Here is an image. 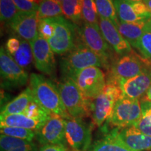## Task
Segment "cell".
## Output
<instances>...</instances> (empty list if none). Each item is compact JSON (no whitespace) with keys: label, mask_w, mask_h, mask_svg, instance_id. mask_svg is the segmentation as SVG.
Segmentation results:
<instances>
[{"label":"cell","mask_w":151,"mask_h":151,"mask_svg":"<svg viewBox=\"0 0 151 151\" xmlns=\"http://www.w3.org/2000/svg\"><path fill=\"white\" fill-rule=\"evenodd\" d=\"M120 128H115L91 145L88 151H135L128 147L119 137Z\"/></svg>","instance_id":"18"},{"label":"cell","mask_w":151,"mask_h":151,"mask_svg":"<svg viewBox=\"0 0 151 151\" xmlns=\"http://www.w3.org/2000/svg\"><path fill=\"white\" fill-rule=\"evenodd\" d=\"M146 21L136 22H119L118 29L122 37L133 47H136L137 43L144 34Z\"/></svg>","instance_id":"21"},{"label":"cell","mask_w":151,"mask_h":151,"mask_svg":"<svg viewBox=\"0 0 151 151\" xmlns=\"http://www.w3.org/2000/svg\"><path fill=\"white\" fill-rule=\"evenodd\" d=\"M82 16L85 22L99 25L97 9L94 0H83Z\"/></svg>","instance_id":"30"},{"label":"cell","mask_w":151,"mask_h":151,"mask_svg":"<svg viewBox=\"0 0 151 151\" xmlns=\"http://www.w3.org/2000/svg\"><path fill=\"white\" fill-rule=\"evenodd\" d=\"M149 67L151 65L148 62H143L137 55H126L113 62L108 71L109 73L106 82L118 84L119 81L137 76Z\"/></svg>","instance_id":"10"},{"label":"cell","mask_w":151,"mask_h":151,"mask_svg":"<svg viewBox=\"0 0 151 151\" xmlns=\"http://www.w3.org/2000/svg\"><path fill=\"white\" fill-rule=\"evenodd\" d=\"M1 134L9 137L18 138L29 141H32L36 137V132L33 130L16 127H0Z\"/></svg>","instance_id":"29"},{"label":"cell","mask_w":151,"mask_h":151,"mask_svg":"<svg viewBox=\"0 0 151 151\" xmlns=\"http://www.w3.org/2000/svg\"><path fill=\"white\" fill-rule=\"evenodd\" d=\"M55 26L54 35L48 39V42L55 53L67 54L76 46V29L74 24L64 16L51 18Z\"/></svg>","instance_id":"6"},{"label":"cell","mask_w":151,"mask_h":151,"mask_svg":"<svg viewBox=\"0 0 151 151\" xmlns=\"http://www.w3.org/2000/svg\"><path fill=\"white\" fill-rule=\"evenodd\" d=\"M28 1H31V2L35 3V4H39L41 3V0H28Z\"/></svg>","instance_id":"40"},{"label":"cell","mask_w":151,"mask_h":151,"mask_svg":"<svg viewBox=\"0 0 151 151\" xmlns=\"http://www.w3.org/2000/svg\"><path fill=\"white\" fill-rule=\"evenodd\" d=\"M145 32H146L151 33V18L148 19L146 22V27H145Z\"/></svg>","instance_id":"37"},{"label":"cell","mask_w":151,"mask_h":151,"mask_svg":"<svg viewBox=\"0 0 151 151\" xmlns=\"http://www.w3.org/2000/svg\"><path fill=\"white\" fill-rule=\"evenodd\" d=\"M18 11L14 0H0V18L1 22L10 23Z\"/></svg>","instance_id":"31"},{"label":"cell","mask_w":151,"mask_h":151,"mask_svg":"<svg viewBox=\"0 0 151 151\" xmlns=\"http://www.w3.org/2000/svg\"><path fill=\"white\" fill-rule=\"evenodd\" d=\"M37 14L39 20H40L43 18L61 16L63 12L60 4L52 0H42L39 4Z\"/></svg>","instance_id":"28"},{"label":"cell","mask_w":151,"mask_h":151,"mask_svg":"<svg viewBox=\"0 0 151 151\" xmlns=\"http://www.w3.org/2000/svg\"><path fill=\"white\" fill-rule=\"evenodd\" d=\"M29 88L34 100L45 110L65 119L71 118L62 103L58 87L50 79L41 74L31 73Z\"/></svg>","instance_id":"1"},{"label":"cell","mask_w":151,"mask_h":151,"mask_svg":"<svg viewBox=\"0 0 151 151\" xmlns=\"http://www.w3.org/2000/svg\"><path fill=\"white\" fill-rule=\"evenodd\" d=\"M0 73L1 87L14 89L25 86L29 76L24 69L19 66L4 47L0 49Z\"/></svg>","instance_id":"8"},{"label":"cell","mask_w":151,"mask_h":151,"mask_svg":"<svg viewBox=\"0 0 151 151\" xmlns=\"http://www.w3.org/2000/svg\"><path fill=\"white\" fill-rule=\"evenodd\" d=\"M83 0H64L60 4L66 18L76 24H80L83 20Z\"/></svg>","instance_id":"24"},{"label":"cell","mask_w":151,"mask_h":151,"mask_svg":"<svg viewBox=\"0 0 151 151\" xmlns=\"http://www.w3.org/2000/svg\"><path fill=\"white\" fill-rule=\"evenodd\" d=\"M38 32L39 36L47 41L54 35L55 26L51 18H43L39 20Z\"/></svg>","instance_id":"32"},{"label":"cell","mask_w":151,"mask_h":151,"mask_svg":"<svg viewBox=\"0 0 151 151\" xmlns=\"http://www.w3.org/2000/svg\"><path fill=\"white\" fill-rule=\"evenodd\" d=\"M114 4L117 16L120 22L145 21L134 9L130 0H114Z\"/></svg>","instance_id":"23"},{"label":"cell","mask_w":151,"mask_h":151,"mask_svg":"<svg viewBox=\"0 0 151 151\" xmlns=\"http://www.w3.org/2000/svg\"><path fill=\"white\" fill-rule=\"evenodd\" d=\"M99 25L104 39L117 54L122 56L130 54L132 51L131 45L112 22L99 18Z\"/></svg>","instance_id":"16"},{"label":"cell","mask_w":151,"mask_h":151,"mask_svg":"<svg viewBox=\"0 0 151 151\" xmlns=\"http://www.w3.org/2000/svg\"><path fill=\"white\" fill-rule=\"evenodd\" d=\"M123 97L139 99L146 94L151 86V68L149 67L137 76L118 81Z\"/></svg>","instance_id":"15"},{"label":"cell","mask_w":151,"mask_h":151,"mask_svg":"<svg viewBox=\"0 0 151 151\" xmlns=\"http://www.w3.org/2000/svg\"><path fill=\"white\" fill-rule=\"evenodd\" d=\"M119 137L128 147L135 151L151 150V137L131 126L119 129Z\"/></svg>","instance_id":"17"},{"label":"cell","mask_w":151,"mask_h":151,"mask_svg":"<svg viewBox=\"0 0 151 151\" xmlns=\"http://www.w3.org/2000/svg\"><path fill=\"white\" fill-rule=\"evenodd\" d=\"M57 87L62 103L71 118L83 119L90 116L91 100L85 97L72 79H63Z\"/></svg>","instance_id":"3"},{"label":"cell","mask_w":151,"mask_h":151,"mask_svg":"<svg viewBox=\"0 0 151 151\" xmlns=\"http://www.w3.org/2000/svg\"><path fill=\"white\" fill-rule=\"evenodd\" d=\"M1 151H38L37 145L32 141L0 135Z\"/></svg>","instance_id":"22"},{"label":"cell","mask_w":151,"mask_h":151,"mask_svg":"<svg viewBox=\"0 0 151 151\" xmlns=\"http://www.w3.org/2000/svg\"><path fill=\"white\" fill-rule=\"evenodd\" d=\"M147 59L151 60V33L145 32L135 47Z\"/></svg>","instance_id":"33"},{"label":"cell","mask_w":151,"mask_h":151,"mask_svg":"<svg viewBox=\"0 0 151 151\" xmlns=\"http://www.w3.org/2000/svg\"><path fill=\"white\" fill-rule=\"evenodd\" d=\"M141 117L134 126L143 133L151 137V101L143 98L141 101Z\"/></svg>","instance_id":"27"},{"label":"cell","mask_w":151,"mask_h":151,"mask_svg":"<svg viewBox=\"0 0 151 151\" xmlns=\"http://www.w3.org/2000/svg\"><path fill=\"white\" fill-rule=\"evenodd\" d=\"M34 101V97L29 87L24 90L12 101L7 103L1 110L0 116L23 113L28 106Z\"/></svg>","instance_id":"20"},{"label":"cell","mask_w":151,"mask_h":151,"mask_svg":"<svg viewBox=\"0 0 151 151\" xmlns=\"http://www.w3.org/2000/svg\"><path fill=\"white\" fill-rule=\"evenodd\" d=\"M39 20L37 11H19L9 24L19 37L31 43L39 35Z\"/></svg>","instance_id":"14"},{"label":"cell","mask_w":151,"mask_h":151,"mask_svg":"<svg viewBox=\"0 0 151 151\" xmlns=\"http://www.w3.org/2000/svg\"><path fill=\"white\" fill-rule=\"evenodd\" d=\"M20 46V39L16 37H11L7 40V42L6 43V49L7 52L13 56L15 52L18 50Z\"/></svg>","instance_id":"35"},{"label":"cell","mask_w":151,"mask_h":151,"mask_svg":"<svg viewBox=\"0 0 151 151\" xmlns=\"http://www.w3.org/2000/svg\"><path fill=\"white\" fill-rule=\"evenodd\" d=\"M143 1L146 4V5L151 11V0H143Z\"/></svg>","instance_id":"39"},{"label":"cell","mask_w":151,"mask_h":151,"mask_svg":"<svg viewBox=\"0 0 151 151\" xmlns=\"http://www.w3.org/2000/svg\"><path fill=\"white\" fill-rule=\"evenodd\" d=\"M36 138L42 145H66L65 118L52 114L44 125L36 132Z\"/></svg>","instance_id":"13"},{"label":"cell","mask_w":151,"mask_h":151,"mask_svg":"<svg viewBox=\"0 0 151 151\" xmlns=\"http://www.w3.org/2000/svg\"><path fill=\"white\" fill-rule=\"evenodd\" d=\"M122 97V91L118 83H106L103 92L90 103V116L96 126L101 127L109 120L116 101Z\"/></svg>","instance_id":"4"},{"label":"cell","mask_w":151,"mask_h":151,"mask_svg":"<svg viewBox=\"0 0 151 151\" xmlns=\"http://www.w3.org/2000/svg\"><path fill=\"white\" fill-rule=\"evenodd\" d=\"M81 41L99 56L103 62L104 68L109 70L114 62L112 60V50L101 34L99 25L83 22L77 29Z\"/></svg>","instance_id":"5"},{"label":"cell","mask_w":151,"mask_h":151,"mask_svg":"<svg viewBox=\"0 0 151 151\" xmlns=\"http://www.w3.org/2000/svg\"><path fill=\"white\" fill-rule=\"evenodd\" d=\"M33 51L34 62L37 70L43 74L52 76L56 72L54 52L46 39L38 35L30 43Z\"/></svg>","instance_id":"12"},{"label":"cell","mask_w":151,"mask_h":151,"mask_svg":"<svg viewBox=\"0 0 151 151\" xmlns=\"http://www.w3.org/2000/svg\"><path fill=\"white\" fill-rule=\"evenodd\" d=\"M52 1H55V2H57V3H58V4H61L62 1H64V0H52Z\"/></svg>","instance_id":"41"},{"label":"cell","mask_w":151,"mask_h":151,"mask_svg":"<svg viewBox=\"0 0 151 151\" xmlns=\"http://www.w3.org/2000/svg\"><path fill=\"white\" fill-rule=\"evenodd\" d=\"M20 46L12 57L20 67L25 70L34 61L33 51L29 41L20 39Z\"/></svg>","instance_id":"25"},{"label":"cell","mask_w":151,"mask_h":151,"mask_svg":"<svg viewBox=\"0 0 151 151\" xmlns=\"http://www.w3.org/2000/svg\"><path fill=\"white\" fill-rule=\"evenodd\" d=\"M73 81L85 97L90 100L101 94L106 84L104 73L97 67H88L81 71Z\"/></svg>","instance_id":"11"},{"label":"cell","mask_w":151,"mask_h":151,"mask_svg":"<svg viewBox=\"0 0 151 151\" xmlns=\"http://www.w3.org/2000/svg\"><path fill=\"white\" fill-rule=\"evenodd\" d=\"M38 151H70L65 144L43 145Z\"/></svg>","instance_id":"36"},{"label":"cell","mask_w":151,"mask_h":151,"mask_svg":"<svg viewBox=\"0 0 151 151\" xmlns=\"http://www.w3.org/2000/svg\"><path fill=\"white\" fill-rule=\"evenodd\" d=\"M141 117V101L122 97L116 101L107 122L116 128L134 126Z\"/></svg>","instance_id":"7"},{"label":"cell","mask_w":151,"mask_h":151,"mask_svg":"<svg viewBox=\"0 0 151 151\" xmlns=\"http://www.w3.org/2000/svg\"><path fill=\"white\" fill-rule=\"evenodd\" d=\"M15 4L20 11H38L39 4L28 0H14Z\"/></svg>","instance_id":"34"},{"label":"cell","mask_w":151,"mask_h":151,"mask_svg":"<svg viewBox=\"0 0 151 151\" xmlns=\"http://www.w3.org/2000/svg\"><path fill=\"white\" fill-rule=\"evenodd\" d=\"M143 98L147 100H149V101H151V86L150 88H149L148 91L146 92V94H145V97Z\"/></svg>","instance_id":"38"},{"label":"cell","mask_w":151,"mask_h":151,"mask_svg":"<svg viewBox=\"0 0 151 151\" xmlns=\"http://www.w3.org/2000/svg\"><path fill=\"white\" fill-rule=\"evenodd\" d=\"M132 1H143V0H132Z\"/></svg>","instance_id":"42"},{"label":"cell","mask_w":151,"mask_h":151,"mask_svg":"<svg viewBox=\"0 0 151 151\" xmlns=\"http://www.w3.org/2000/svg\"><path fill=\"white\" fill-rule=\"evenodd\" d=\"M65 120L66 143L71 151H88L92 142V128L83 119Z\"/></svg>","instance_id":"9"},{"label":"cell","mask_w":151,"mask_h":151,"mask_svg":"<svg viewBox=\"0 0 151 151\" xmlns=\"http://www.w3.org/2000/svg\"><path fill=\"white\" fill-rule=\"evenodd\" d=\"M47 121L30 118L24 113L0 116V127H16L37 132Z\"/></svg>","instance_id":"19"},{"label":"cell","mask_w":151,"mask_h":151,"mask_svg":"<svg viewBox=\"0 0 151 151\" xmlns=\"http://www.w3.org/2000/svg\"><path fill=\"white\" fill-rule=\"evenodd\" d=\"M94 1L99 18L110 20L118 28L119 21L114 0H94Z\"/></svg>","instance_id":"26"},{"label":"cell","mask_w":151,"mask_h":151,"mask_svg":"<svg viewBox=\"0 0 151 151\" xmlns=\"http://www.w3.org/2000/svg\"><path fill=\"white\" fill-rule=\"evenodd\" d=\"M103 67V62L92 50L84 43H77L72 50L62 58L60 63L63 79L73 80L76 76L88 67Z\"/></svg>","instance_id":"2"}]
</instances>
